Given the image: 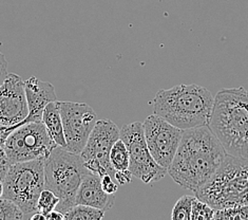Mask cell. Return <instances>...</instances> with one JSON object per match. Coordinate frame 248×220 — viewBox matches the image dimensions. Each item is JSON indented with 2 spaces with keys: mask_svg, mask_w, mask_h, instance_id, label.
Returning a JSON list of instances; mask_svg holds the SVG:
<instances>
[{
  "mask_svg": "<svg viewBox=\"0 0 248 220\" xmlns=\"http://www.w3.org/2000/svg\"><path fill=\"white\" fill-rule=\"evenodd\" d=\"M25 91L29 115L20 125L30 122H40L46 105L57 101L54 86L49 82L37 79L36 76H31L25 82Z\"/></svg>",
  "mask_w": 248,
  "mask_h": 220,
  "instance_id": "13",
  "label": "cell"
},
{
  "mask_svg": "<svg viewBox=\"0 0 248 220\" xmlns=\"http://www.w3.org/2000/svg\"><path fill=\"white\" fill-rule=\"evenodd\" d=\"M196 197L185 195L176 201L171 213V219L173 220H189L191 216L192 202Z\"/></svg>",
  "mask_w": 248,
  "mask_h": 220,
  "instance_id": "19",
  "label": "cell"
},
{
  "mask_svg": "<svg viewBox=\"0 0 248 220\" xmlns=\"http://www.w3.org/2000/svg\"><path fill=\"white\" fill-rule=\"evenodd\" d=\"M226 154L209 126L186 129L168 174L181 187L196 193L208 182Z\"/></svg>",
  "mask_w": 248,
  "mask_h": 220,
  "instance_id": "1",
  "label": "cell"
},
{
  "mask_svg": "<svg viewBox=\"0 0 248 220\" xmlns=\"http://www.w3.org/2000/svg\"><path fill=\"white\" fill-rule=\"evenodd\" d=\"M114 195L106 193L100 181V176L89 171L82 178V181L76 193L75 203L89 205L107 212L114 202Z\"/></svg>",
  "mask_w": 248,
  "mask_h": 220,
  "instance_id": "14",
  "label": "cell"
},
{
  "mask_svg": "<svg viewBox=\"0 0 248 220\" xmlns=\"http://www.w3.org/2000/svg\"><path fill=\"white\" fill-rule=\"evenodd\" d=\"M2 195H3V182L0 180V198L2 197Z\"/></svg>",
  "mask_w": 248,
  "mask_h": 220,
  "instance_id": "29",
  "label": "cell"
},
{
  "mask_svg": "<svg viewBox=\"0 0 248 220\" xmlns=\"http://www.w3.org/2000/svg\"><path fill=\"white\" fill-rule=\"evenodd\" d=\"M60 202V198L48 188H45L41 192L38 201H37V212L48 215L52 211L56 210V206Z\"/></svg>",
  "mask_w": 248,
  "mask_h": 220,
  "instance_id": "22",
  "label": "cell"
},
{
  "mask_svg": "<svg viewBox=\"0 0 248 220\" xmlns=\"http://www.w3.org/2000/svg\"><path fill=\"white\" fill-rule=\"evenodd\" d=\"M8 61L3 53L0 52V85L2 84L5 77L8 75Z\"/></svg>",
  "mask_w": 248,
  "mask_h": 220,
  "instance_id": "26",
  "label": "cell"
},
{
  "mask_svg": "<svg viewBox=\"0 0 248 220\" xmlns=\"http://www.w3.org/2000/svg\"><path fill=\"white\" fill-rule=\"evenodd\" d=\"M41 121L45 124L46 130H48L52 140L55 142V144L66 148L67 143L63 134V125L58 101L46 105Z\"/></svg>",
  "mask_w": 248,
  "mask_h": 220,
  "instance_id": "15",
  "label": "cell"
},
{
  "mask_svg": "<svg viewBox=\"0 0 248 220\" xmlns=\"http://www.w3.org/2000/svg\"><path fill=\"white\" fill-rule=\"evenodd\" d=\"M209 128L227 153L248 158V91L222 89L215 96Z\"/></svg>",
  "mask_w": 248,
  "mask_h": 220,
  "instance_id": "3",
  "label": "cell"
},
{
  "mask_svg": "<svg viewBox=\"0 0 248 220\" xmlns=\"http://www.w3.org/2000/svg\"><path fill=\"white\" fill-rule=\"evenodd\" d=\"M106 211L89 205L75 204L64 214V220H100L105 217Z\"/></svg>",
  "mask_w": 248,
  "mask_h": 220,
  "instance_id": "16",
  "label": "cell"
},
{
  "mask_svg": "<svg viewBox=\"0 0 248 220\" xmlns=\"http://www.w3.org/2000/svg\"><path fill=\"white\" fill-rule=\"evenodd\" d=\"M112 177L109 174H106L100 177V181H102V186L104 191L109 194V195H115L117 189H119V184H116L113 180H112Z\"/></svg>",
  "mask_w": 248,
  "mask_h": 220,
  "instance_id": "24",
  "label": "cell"
},
{
  "mask_svg": "<svg viewBox=\"0 0 248 220\" xmlns=\"http://www.w3.org/2000/svg\"><path fill=\"white\" fill-rule=\"evenodd\" d=\"M133 175L131 174V171L129 169L126 170H116L114 174V179L119 182L120 186H125V184H128L131 182Z\"/></svg>",
  "mask_w": 248,
  "mask_h": 220,
  "instance_id": "25",
  "label": "cell"
},
{
  "mask_svg": "<svg viewBox=\"0 0 248 220\" xmlns=\"http://www.w3.org/2000/svg\"><path fill=\"white\" fill-rule=\"evenodd\" d=\"M215 209L211 207L206 202L200 200L199 198H194L192 202V210L190 220H209L214 219Z\"/></svg>",
  "mask_w": 248,
  "mask_h": 220,
  "instance_id": "23",
  "label": "cell"
},
{
  "mask_svg": "<svg viewBox=\"0 0 248 220\" xmlns=\"http://www.w3.org/2000/svg\"><path fill=\"white\" fill-rule=\"evenodd\" d=\"M120 138L126 144L129 152V170L133 177L144 183L150 184L159 181L166 176L167 169L157 164L149 152L143 123L133 122L124 125L121 128Z\"/></svg>",
  "mask_w": 248,
  "mask_h": 220,
  "instance_id": "8",
  "label": "cell"
},
{
  "mask_svg": "<svg viewBox=\"0 0 248 220\" xmlns=\"http://www.w3.org/2000/svg\"><path fill=\"white\" fill-rule=\"evenodd\" d=\"M196 197L215 210L248 204V158L227 153Z\"/></svg>",
  "mask_w": 248,
  "mask_h": 220,
  "instance_id": "4",
  "label": "cell"
},
{
  "mask_svg": "<svg viewBox=\"0 0 248 220\" xmlns=\"http://www.w3.org/2000/svg\"><path fill=\"white\" fill-rule=\"evenodd\" d=\"M30 219L31 220H46V216L44 215V214L36 212L33 214V215L30 217Z\"/></svg>",
  "mask_w": 248,
  "mask_h": 220,
  "instance_id": "28",
  "label": "cell"
},
{
  "mask_svg": "<svg viewBox=\"0 0 248 220\" xmlns=\"http://www.w3.org/2000/svg\"><path fill=\"white\" fill-rule=\"evenodd\" d=\"M57 146L43 121L16 127L4 142V152L11 164L46 158Z\"/></svg>",
  "mask_w": 248,
  "mask_h": 220,
  "instance_id": "7",
  "label": "cell"
},
{
  "mask_svg": "<svg viewBox=\"0 0 248 220\" xmlns=\"http://www.w3.org/2000/svg\"><path fill=\"white\" fill-rule=\"evenodd\" d=\"M46 220H64V214L62 212L54 210L46 215Z\"/></svg>",
  "mask_w": 248,
  "mask_h": 220,
  "instance_id": "27",
  "label": "cell"
},
{
  "mask_svg": "<svg viewBox=\"0 0 248 220\" xmlns=\"http://www.w3.org/2000/svg\"><path fill=\"white\" fill-rule=\"evenodd\" d=\"M25 219L22 211L13 201L0 198V220H21Z\"/></svg>",
  "mask_w": 248,
  "mask_h": 220,
  "instance_id": "20",
  "label": "cell"
},
{
  "mask_svg": "<svg viewBox=\"0 0 248 220\" xmlns=\"http://www.w3.org/2000/svg\"><path fill=\"white\" fill-rule=\"evenodd\" d=\"M110 163L115 171L129 169V152L126 144L124 143V141L121 138L112 146V150L110 152Z\"/></svg>",
  "mask_w": 248,
  "mask_h": 220,
  "instance_id": "17",
  "label": "cell"
},
{
  "mask_svg": "<svg viewBox=\"0 0 248 220\" xmlns=\"http://www.w3.org/2000/svg\"><path fill=\"white\" fill-rule=\"evenodd\" d=\"M214 219L222 220H248V204L234 205L216 210Z\"/></svg>",
  "mask_w": 248,
  "mask_h": 220,
  "instance_id": "18",
  "label": "cell"
},
{
  "mask_svg": "<svg viewBox=\"0 0 248 220\" xmlns=\"http://www.w3.org/2000/svg\"><path fill=\"white\" fill-rule=\"evenodd\" d=\"M45 187L54 193L60 202L56 210L66 214L76 204V193L88 172L80 154L55 146L45 158Z\"/></svg>",
  "mask_w": 248,
  "mask_h": 220,
  "instance_id": "5",
  "label": "cell"
},
{
  "mask_svg": "<svg viewBox=\"0 0 248 220\" xmlns=\"http://www.w3.org/2000/svg\"><path fill=\"white\" fill-rule=\"evenodd\" d=\"M28 115L25 82L19 75L8 73L0 85V125L18 127Z\"/></svg>",
  "mask_w": 248,
  "mask_h": 220,
  "instance_id": "12",
  "label": "cell"
},
{
  "mask_svg": "<svg viewBox=\"0 0 248 220\" xmlns=\"http://www.w3.org/2000/svg\"><path fill=\"white\" fill-rule=\"evenodd\" d=\"M16 126L13 127H5L0 125V180L3 182L5 175L10 169L11 163L7 158V154L4 152V142L7 140L8 135L13 132Z\"/></svg>",
  "mask_w": 248,
  "mask_h": 220,
  "instance_id": "21",
  "label": "cell"
},
{
  "mask_svg": "<svg viewBox=\"0 0 248 220\" xmlns=\"http://www.w3.org/2000/svg\"><path fill=\"white\" fill-rule=\"evenodd\" d=\"M215 97L197 84L158 90L153 99L155 114L183 130L209 126Z\"/></svg>",
  "mask_w": 248,
  "mask_h": 220,
  "instance_id": "2",
  "label": "cell"
},
{
  "mask_svg": "<svg viewBox=\"0 0 248 220\" xmlns=\"http://www.w3.org/2000/svg\"><path fill=\"white\" fill-rule=\"evenodd\" d=\"M121 129L110 120H97L80 157L85 168L100 177L109 174L114 178L115 170L110 163L112 146L120 139Z\"/></svg>",
  "mask_w": 248,
  "mask_h": 220,
  "instance_id": "9",
  "label": "cell"
},
{
  "mask_svg": "<svg viewBox=\"0 0 248 220\" xmlns=\"http://www.w3.org/2000/svg\"><path fill=\"white\" fill-rule=\"evenodd\" d=\"M143 126L151 156L157 164L168 169L180 146L184 130L173 126L155 114L147 118Z\"/></svg>",
  "mask_w": 248,
  "mask_h": 220,
  "instance_id": "11",
  "label": "cell"
},
{
  "mask_svg": "<svg viewBox=\"0 0 248 220\" xmlns=\"http://www.w3.org/2000/svg\"><path fill=\"white\" fill-rule=\"evenodd\" d=\"M45 158L11 164L3 179V198L19 206L25 219L37 212V201L45 187Z\"/></svg>",
  "mask_w": 248,
  "mask_h": 220,
  "instance_id": "6",
  "label": "cell"
},
{
  "mask_svg": "<svg viewBox=\"0 0 248 220\" xmlns=\"http://www.w3.org/2000/svg\"><path fill=\"white\" fill-rule=\"evenodd\" d=\"M58 105L67 143L66 148L74 153L80 154L97 122L95 111L86 103L60 101Z\"/></svg>",
  "mask_w": 248,
  "mask_h": 220,
  "instance_id": "10",
  "label": "cell"
}]
</instances>
